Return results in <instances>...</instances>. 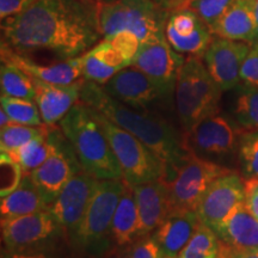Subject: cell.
I'll list each match as a JSON object with an SVG mask.
<instances>
[{
    "label": "cell",
    "mask_w": 258,
    "mask_h": 258,
    "mask_svg": "<svg viewBox=\"0 0 258 258\" xmlns=\"http://www.w3.org/2000/svg\"><path fill=\"white\" fill-rule=\"evenodd\" d=\"M101 38L97 0H37L2 21V43L23 55L50 51L69 60L83 55Z\"/></svg>",
    "instance_id": "6da1fadb"
},
{
    "label": "cell",
    "mask_w": 258,
    "mask_h": 258,
    "mask_svg": "<svg viewBox=\"0 0 258 258\" xmlns=\"http://www.w3.org/2000/svg\"><path fill=\"white\" fill-rule=\"evenodd\" d=\"M79 101L101 112L146 145L165 164L164 177L172 173L190 156L183 133L180 134L172 124L147 110H138L116 101L105 92L103 85L84 79Z\"/></svg>",
    "instance_id": "7a4b0ae2"
},
{
    "label": "cell",
    "mask_w": 258,
    "mask_h": 258,
    "mask_svg": "<svg viewBox=\"0 0 258 258\" xmlns=\"http://www.w3.org/2000/svg\"><path fill=\"white\" fill-rule=\"evenodd\" d=\"M59 124L85 172L97 179L122 178L118 161L95 109L77 102Z\"/></svg>",
    "instance_id": "3957f363"
},
{
    "label": "cell",
    "mask_w": 258,
    "mask_h": 258,
    "mask_svg": "<svg viewBox=\"0 0 258 258\" xmlns=\"http://www.w3.org/2000/svg\"><path fill=\"white\" fill-rule=\"evenodd\" d=\"M222 92L202 57L186 56L175 88L176 111L183 133L189 132L203 118L219 114Z\"/></svg>",
    "instance_id": "277c9868"
},
{
    "label": "cell",
    "mask_w": 258,
    "mask_h": 258,
    "mask_svg": "<svg viewBox=\"0 0 258 258\" xmlns=\"http://www.w3.org/2000/svg\"><path fill=\"white\" fill-rule=\"evenodd\" d=\"M169 15L156 0H116L99 4V30L102 38L127 30L141 43L164 40Z\"/></svg>",
    "instance_id": "5b68a950"
},
{
    "label": "cell",
    "mask_w": 258,
    "mask_h": 258,
    "mask_svg": "<svg viewBox=\"0 0 258 258\" xmlns=\"http://www.w3.org/2000/svg\"><path fill=\"white\" fill-rule=\"evenodd\" d=\"M96 112L118 161L122 179L125 183L138 185L163 178L166 172L165 164L146 145L101 112L97 110Z\"/></svg>",
    "instance_id": "8992f818"
},
{
    "label": "cell",
    "mask_w": 258,
    "mask_h": 258,
    "mask_svg": "<svg viewBox=\"0 0 258 258\" xmlns=\"http://www.w3.org/2000/svg\"><path fill=\"white\" fill-rule=\"evenodd\" d=\"M122 178L98 179L92 198L73 239L92 253L103 252L111 241V224L115 211L124 191Z\"/></svg>",
    "instance_id": "52a82bcc"
},
{
    "label": "cell",
    "mask_w": 258,
    "mask_h": 258,
    "mask_svg": "<svg viewBox=\"0 0 258 258\" xmlns=\"http://www.w3.org/2000/svg\"><path fill=\"white\" fill-rule=\"evenodd\" d=\"M231 171L215 161L190 153L182 165L161 178L166 185L172 213L196 211L209 186Z\"/></svg>",
    "instance_id": "ba28073f"
},
{
    "label": "cell",
    "mask_w": 258,
    "mask_h": 258,
    "mask_svg": "<svg viewBox=\"0 0 258 258\" xmlns=\"http://www.w3.org/2000/svg\"><path fill=\"white\" fill-rule=\"evenodd\" d=\"M47 138L50 145L49 156L29 175L48 206H50L70 179L83 169L70 141L60 128L49 125Z\"/></svg>",
    "instance_id": "9c48e42d"
},
{
    "label": "cell",
    "mask_w": 258,
    "mask_h": 258,
    "mask_svg": "<svg viewBox=\"0 0 258 258\" xmlns=\"http://www.w3.org/2000/svg\"><path fill=\"white\" fill-rule=\"evenodd\" d=\"M243 131L227 117L215 114L203 118L189 132L183 133V138L190 153L215 161L238 150L239 137Z\"/></svg>",
    "instance_id": "30bf717a"
},
{
    "label": "cell",
    "mask_w": 258,
    "mask_h": 258,
    "mask_svg": "<svg viewBox=\"0 0 258 258\" xmlns=\"http://www.w3.org/2000/svg\"><path fill=\"white\" fill-rule=\"evenodd\" d=\"M186 57L170 46L166 38L141 43L132 66L144 72L166 98L175 91L177 77Z\"/></svg>",
    "instance_id": "8fae6325"
},
{
    "label": "cell",
    "mask_w": 258,
    "mask_h": 258,
    "mask_svg": "<svg viewBox=\"0 0 258 258\" xmlns=\"http://www.w3.org/2000/svg\"><path fill=\"white\" fill-rule=\"evenodd\" d=\"M60 230L59 222L47 209L2 220V240L6 250H36Z\"/></svg>",
    "instance_id": "7c38bea8"
},
{
    "label": "cell",
    "mask_w": 258,
    "mask_h": 258,
    "mask_svg": "<svg viewBox=\"0 0 258 258\" xmlns=\"http://www.w3.org/2000/svg\"><path fill=\"white\" fill-rule=\"evenodd\" d=\"M244 179L232 170L209 186L195 212L202 224L215 231L237 206L244 203Z\"/></svg>",
    "instance_id": "4fadbf2b"
},
{
    "label": "cell",
    "mask_w": 258,
    "mask_h": 258,
    "mask_svg": "<svg viewBox=\"0 0 258 258\" xmlns=\"http://www.w3.org/2000/svg\"><path fill=\"white\" fill-rule=\"evenodd\" d=\"M165 37L179 54L202 57L215 36L198 15L188 9H180L169 15Z\"/></svg>",
    "instance_id": "5bb4252c"
},
{
    "label": "cell",
    "mask_w": 258,
    "mask_h": 258,
    "mask_svg": "<svg viewBox=\"0 0 258 258\" xmlns=\"http://www.w3.org/2000/svg\"><path fill=\"white\" fill-rule=\"evenodd\" d=\"M250 48L246 42L217 36L212 41L202 60L222 91H230L240 84V70Z\"/></svg>",
    "instance_id": "9a60e30c"
},
{
    "label": "cell",
    "mask_w": 258,
    "mask_h": 258,
    "mask_svg": "<svg viewBox=\"0 0 258 258\" xmlns=\"http://www.w3.org/2000/svg\"><path fill=\"white\" fill-rule=\"evenodd\" d=\"M98 179L82 170L64 185L49 206V212L61 228L74 233L85 214Z\"/></svg>",
    "instance_id": "2e32d148"
},
{
    "label": "cell",
    "mask_w": 258,
    "mask_h": 258,
    "mask_svg": "<svg viewBox=\"0 0 258 258\" xmlns=\"http://www.w3.org/2000/svg\"><path fill=\"white\" fill-rule=\"evenodd\" d=\"M103 89L116 101L138 110H147L152 103L166 99L156 84L132 64L116 73Z\"/></svg>",
    "instance_id": "e0dca14e"
},
{
    "label": "cell",
    "mask_w": 258,
    "mask_h": 258,
    "mask_svg": "<svg viewBox=\"0 0 258 258\" xmlns=\"http://www.w3.org/2000/svg\"><path fill=\"white\" fill-rule=\"evenodd\" d=\"M2 62L15 64L24 71L31 78L50 84L70 85L84 78L82 55L73 59L62 60L55 63H38L30 57L2 43Z\"/></svg>",
    "instance_id": "ac0fdd59"
},
{
    "label": "cell",
    "mask_w": 258,
    "mask_h": 258,
    "mask_svg": "<svg viewBox=\"0 0 258 258\" xmlns=\"http://www.w3.org/2000/svg\"><path fill=\"white\" fill-rule=\"evenodd\" d=\"M35 102L40 109L42 121L47 125H55L79 102L84 78L70 85L50 84L34 79Z\"/></svg>",
    "instance_id": "d6986e66"
},
{
    "label": "cell",
    "mask_w": 258,
    "mask_h": 258,
    "mask_svg": "<svg viewBox=\"0 0 258 258\" xmlns=\"http://www.w3.org/2000/svg\"><path fill=\"white\" fill-rule=\"evenodd\" d=\"M132 186L140 218L141 237L152 234L172 213L165 183L158 179Z\"/></svg>",
    "instance_id": "ffe728a7"
},
{
    "label": "cell",
    "mask_w": 258,
    "mask_h": 258,
    "mask_svg": "<svg viewBox=\"0 0 258 258\" xmlns=\"http://www.w3.org/2000/svg\"><path fill=\"white\" fill-rule=\"evenodd\" d=\"M200 224L195 211L171 213L152 233L163 258H178Z\"/></svg>",
    "instance_id": "44dd1931"
},
{
    "label": "cell",
    "mask_w": 258,
    "mask_h": 258,
    "mask_svg": "<svg viewBox=\"0 0 258 258\" xmlns=\"http://www.w3.org/2000/svg\"><path fill=\"white\" fill-rule=\"evenodd\" d=\"M84 79L99 85L108 83L116 73L131 66L125 57L106 38H102L82 55Z\"/></svg>",
    "instance_id": "7402d4cb"
},
{
    "label": "cell",
    "mask_w": 258,
    "mask_h": 258,
    "mask_svg": "<svg viewBox=\"0 0 258 258\" xmlns=\"http://www.w3.org/2000/svg\"><path fill=\"white\" fill-rule=\"evenodd\" d=\"M215 233L232 250L258 249V220L245 203L237 206L226 217Z\"/></svg>",
    "instance_id": "603a6c76"
},
{
    "label": "cell",
    "mask_w": 258,
    "mask_h": 258,
    "mask_svg": "<svg viewBox=\"0 0 258 258\" xmlns=\"http://www.w3.org/2000/svg\"><path fill=\"white\" fill-rule=\"evenodd\" d=\"M214 36L246 42L252 46L256 24L251 0H235L212 28Z\"/></svg>",
    "instance_id": "cb8c5ba5"
},
{
    "label": "cell",
    "mask_w": 258,
    "mask_h": 258,
    "mask_svg": "<svg viewBox=\"0 0 258 258\" xmlns=\"http://www.w3.org/2000/svg\"><path fill=\"white\" fill-rule=\"evenodd\" d=\"M111 241L117 247H127L141 238L140 218L133 186L125 183L124 191L116 208L111 224Z\"/></svg>",
    "instance_id": "d4e9b609"
},
{
    "label": "cell",
    "mask_w": 258,
    "mask_h": 258,
    "mask_svg": "<svg viewBox=\"0 0 258 258\" xmlns=\"http://www.w3.org/2000/svg\"><path fill=\"white\" fill-rule=\"evenodd\" d=\"M47 209H49V206L38 191L29 173H24L17 188L2 198V203H0L2 220L47 211Z\"/></svg>",
    "instance_id": "484cf974"
},
{
    "label": "cell",
    "mask_w": 258,
    "mask_h": 258,
    "mask_svg": "<svg viewBox=\"0 0 258 258\" xmlns=\"http://www.w3.org/2000/svg\"><path fill=\"white\" fill-rule=\"evenodd\" d=\"M230 250L215 231L201 222L178 258H230Z\"/></svg>",
    "instance_id": "4316f807"
},
{
    "label": "cell",
    "mask_w": 258,
    "mask_h": 258,
    "mask_svg": "<svg viewBox=\"0 0 258 258\" xmlns=\"http://www.w3.org/2000/svg\"><path fill=\"white\" fill-rule=\"evenodd\" d=\"M0 89L3 96L35 101L34 80L29 74L15 64L2 62Z\"/></svg>",
    "instance_id": "83f0119b"
},
{
    "label": "cell",
    "mask_w": 258,
    "mask_h": 258,
    "mask_svg": "<svg viewBox=\"0 0 258 258\" xmlns=\"http://www.w3.org/2000/svg\"><path fill=\"white\" fill-rule=\"evenodd\" d=\"M47 137L48 132L42 137L29 141L17 150L6 153L22 167L23 173H30L34 170H36L38 166H41L49 156L50 145Z\"/></svg>",
    "instance_id": "f1b7e54d"
},
{
    "label": "cell",
    "mask_w": 258,
    "mask_h": 258,
    "mask_svg": "<svg viewBox=\"0 0 258 258\" xmlns=\"http://www.w3.org/2000/svg\"><path fill=\"white\" fill-rule=\"evenodd\" d=\"M233 111L235 123L241 129H258V88L245 84L238 93Z\"/></svg>",
    "instance_id": "f546056e"
},
{
    "label": "cell",
    "mask_w": 258,
    "mask_h": 258,
    "mask_svg": "<svg viewBox=\"0 0 258 258\" xmlns=\"http://www.w3.org/2000/svg\"><path fill=\"white\" fill-rule=\"evenodd\" d=\"M49 125H27L12 122L4 128H0V146L3 152H12L29 141L42 137L48 132Z\"/></svg>",
    "instance_id": "4dcf8cb0"
},
{
    "label": "cell",
    "mask_w": 258,
    "mask_h": 258,
    "mask_svg": "<svg viewBox=\"0 0 258 258\" xmlns=\"http://www.w3.org/2000/svg\"><path fill=\"white\" fill-rule=\"evenodd\" d=\"M0 103H2V109H4L12 122L27 125L44 124L42 121L40 109L35 101L2 95Z\"/></svg>",
    "instance_id": "1f68e13d"
},
{
    "label": "cell",
    "mask_w": 258,
    "mask_h": 258,
    "mask_svg": "<svg viewBox=\"0 0 258 258\" xmlns=\"http://www.w3.org/2000/svg\"><path fill=\"white\" fill-rule=\"evenodd\" d=\"M238 158L245 178H258V129L241 132Z\"/></svg>",
    "instance_id": "d6a6232c"
},
{
    "label": "cell",
    "mask_w": 258,
    "mask_h": 258,
    "mask_svg": "<svg viewBox=\"0 0 258 258\" xmlns=\"http://www.w3.org/2000/svg\"><path fill=\"white\" fill-rule=\"evenodd\" d=\"M234 2L235 0H188L182 9H188L198 15L212 30Z\"/></svg>",
    "instance_id": "836d02e7"
},
{
    "label": "cell",
    "mask_w": 258,
    "mask_h": 258,
    "mask_svg": "<svg viewBox=\"0 0 258 258\" xmlns=\"http://www.w3.org/2000/svg\"><path fill=\"white\" fill-rule=\"evenodd\" d=\"M106 40L110 41V43L125 57V60L132 64L134 56L137 55L139 48L141 46V42L138 36L132 31H120L117 34L112 35Z\"/></svg>",
    "instance_id": "e575fe53"
},
{
    "label": "cell",
    "mask_w": 258,
    "mask_h": 258,
    "mask_svg": "<svg viewBox=\"0 0 258 258\" xmlns=\"http://www.w3.org/2000/svg\"><path fill=\"white\" fill-rule=\"evenodd\" d=\"M124 258H163L159 245L154 240L152 234L139 238L129 245Z\"/></svg>",
    "instance_id": "d590c367"
},
{
    "label": "cell",
    "mask_w": 258,
    "mask_h": 258,
    "mask_svg": "<svg viewBox=\"0 0 258 258\" xmlns=\"http://www.w3.org/2000/svg\"><path fill=\"white\" fill-rule=\"evenodd\" d=\"M240 79L246 85L258 88V43L251 46L240 70Z\"/></svg>",
    "instance_id": "8d00e7d4"
},
{
    "label": "cell",
    "mask_w": 258,
    "mask_h": 258,
    "mask_svg": "<svg viewBox=\"0 0 258 258\" xmlns=\"http://www.w3.org/2000/svg\"><path fill=\"white\" fill-rule=\"evenodd\" d=\"M244 192L245 206L258 220V178H245Z\"/></svg>",
    "instance_id": "74e56055"
},
{
    "label": "cell",
    "mask_w": 258,
    "mask_h": 258,
    "mask_svg": "<svg viewBox=\"0 0 258 258\" xmlns=\"http://www.w3.org/2000/svg\"><path fill=\"white\" fill-rule=\"evenodd\" d=\"M36 2L37 0H0V19L4 21L12 16L19 15Z\"/></svg>",
    "instance_id": "f35d334b"
},
{
    "label": "cell",
    "mask_w": 258,
    "mask_h": 258,
    "mask_svg": "<svg viewBox=\"0 0 258 258\" xmlns=\"http://www.w3.org/2000/svg\"><path fill=\"white\" fill-rule=\"evenodd\" d=\"M2 258H51L43 251L28 250V251H12L3 250Z\"/></svg>",
    "instance_id": "ab89813d"
},
{
    "label": "cell",
    "mask_w": 258,
    "mask_h": 258,
    "mask_svg": "<svg viewBox=\"0 0 258 258\" xmlns=\"http://www.w3.org/2000/svg\"><path fill=\"white\" fill-rule=\"evenodd\" d=\"M186 2H188V0H156L157 4L161 6V8L169 12V14L182 9L183 6L185 5Z\"/></svg>",
    "instance_id": "60d3db41"
},
{
    "label": "cell",
    "mask_w": 258,
    "mask_h": 258,
    "mask_svg": "<svg viewBox=\"0 0 258 258\" xmlns=\"http://www.w3.org/2000/svg\"><path fill=\"white\" fill-rule=\"evenodd\" d=\"M230 258H258V249H252V250H232L231 249Z\"/></svg>",
    "instance_id": "b9f144b4"
},
{
    "label": "cell",
    "mask_w": 258,
    "mask_h": 258,
    "mask_svg": "<svg viewBox=\"0 0 258 258\" xmlns=\"http://www.w3.org/2000/svg\"><path fill=\"white\" fill-rule=\"evenodd\" d=\"M251 4H252V11H253V17H254V24H256V34H254V43H258V0H251Z\"/></svg>",
    "instance_id": "7bdbcfd3"
},
{
    "label": "cell",
    "mask_w": 258,
    "mask_h": 258,
    "mask_svg": "<svg viewBox=\"0 0 258 258\" xmlns=\"http://www.w3.org/2000/svg\"><path fill=\"white\" fill-rule=\"evenodd\" d=\"M10 123H12V120L10 118V116L6 114L4 109H2V110H0V128H4Z\"/></svg>",
    "instance_id": "ee69618b"
},
{
    "label": "cell",
    "mask_w": 258,
    "mask_h": 258,
    "mask_svg": "<svg viewBox=\"0 0 258 258\" xmlns=\"http://www.w3.org/2000/svg\"><path fill=\"white\" fill-rule=\"evenodd\" d=\"M97 2H98L99 4H106V3H112L116 2V0H97Z\"/></svg>",
    "instance_id": "f6af8a7d"
}]
</instances>
